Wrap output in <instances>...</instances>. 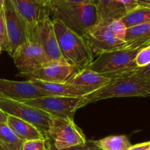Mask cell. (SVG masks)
Here are the masks:
<instances>
[{
	"instance_id": "1",
	"label": "cell",
	"mask_w": 150,
	"mask_h": 150,
	"mask_svg": "<svg viewBox=\"0 0 150 150\" xmlns=\"http://www.w3.org/2000/svg\"><path fill=\"white\" fill-rule=\"evenodd\" d=\"M48 15L51 21L57 20L78 35L86 32L100 21L98 10L92 3H75L65 0H48Z\"/></svg>"
},
{
	"instance_id": "2",
	"label": "cell",
	"mask_w": 150,
	"mask_h": 150,
	"mask_svg": "<svg viewBox=\"0 0 150 150\" xmlns=\"http://www.w3.org/2000/svg\"><path fill=\"white\" fill-rule=\"evenodd\" d=\"M60 52L66 63L80 70L86 69L95 59V56L83 37L57 20H53Z\"/></svg>"
},
{
	"instance_id": "3",
	"label": "cell",
	"mask_w": 150,
	"mask_h": 150,
	"mask_svg": "<svg viewBox=\"0 0 150 150\" xmlns=\"http://www.w3.org/2000/svg\"><path fill=\"white\" fill-rule=\"evenodd\" d=\"M141 49L124 48L103 53L93 60L87 68L111 80L129 76L138 67L135 59Z\"/></svg>"
},
{
	"instance_id": "4",
	"label": "cell",
	"mask_w": 150,
	"mask_h": 150,
	"mask_svg": "<svg viewBox=\"0 0 150 150\" xmlns=\"http://www.w3.org/2000/svg\"><path fill=\"white\" fill-rule=\"evenodd\" d=\"M125 97H150V81L135 74L114 79L108 84L83 96L86 105L102 100Z\"/></svg>"
},
{
	"instance_id": "5",
	"label": "cell",
	"mask_w": 150,
	"mask_h": 150,
	"mask_svg": "<svg viewBox=\"0 0 150 150\" xmlns=\"http://www.w3.org/2000/svg\"><path fill=\"white\" fill-rule=\"evenodd\" d=\"M24 103L40 109L54 118L73 120L79 108L86 105L83 97L71 98L62 96H45L24 101Z\"/></svg>"
},
{
	"instance_id": "6",
	"label": "cell",
	"mask_w": 150,
	"mask_h": 150,
	"mask_svg": "<svg viewBox=\"0 0 150 150\" xmlns=\"http://www.w3.org/2000/svg\"><path fill=\"white\" fill-rule=\"evenodd\" d=\"M0 108L7 115L17 117L35 126L46 139L54 117L47 113L23 102L0 97Z\"/></svg>"
},
{
	"instance_id": "7",
	"label": "cell",
	"mask_w": 150,
	"mask_h": 150,
	"mask_svg": "<svg viewBox=\"0 0 150 150\" xmlns=\"http://www.w3.org/2000/svg\"><path fill=\"white\" fill-rule=\"evenodd\" d=\"M46 140L51 141L59 149L83 145L87 142L83 131L73 120L59 118H53Z\"/></svg>"
},
{
	"instance_id": "8",
	"label": "cell",
	"mask_w": 150,
	"mask_h": 150,
	"mask_svg": "<svg viewBox=\"0 0 150 150\" xmlns=\"http://www.w3.org/2000/svg\"><path fill=\"white\" fill-rule=\"evenodd\" d=\"M29 41L39 45L51 62L66 63L60 52L54 24L49 15L44 16L32 28L29 34Z\"/></svg>"
},
{
	"instance_id": "9",
	"label": "cell",
	"mask_w": 150,
	"mask_h": 150,
	"mask_svg": "<svg viewBox=\"0 0 150 150\" xmlns=\"http://www.w3.org/2000/svg\"><path fill=\"white\" fill-rule=\"evenodd\" d=\"M109 22L110 21L108 20L100 21L91 28L83 37L94 56L125 48V42L118 40L112 33Z\"/></svg>"
},
{
	"instance_id": "10",
	"label": "cell",
	"mask_w": 150,
	"mask_h": 150,
	"mask_svg": "<svg viewBox=\"0 0 150 150\" xmlns=\"http://www.w3.org/2000/svg\"><path fill=\"white\" fill-rule=\"evenodd\" d=\"M3 9L9 39L8 54L12 57L19 46L29 41V29L10 0H4Z\"/></svg>"
},
{
	"instance_id": "11",
	"label": "cell",
	"mask_w": 150,
	"mask_h": 150,
	"mask_svg": "<svg viewBox=\"0 0 150 150\" xmlns=\"http://www.w3.org/2000/svg\"><path fill=\"white\" fill-rule=\"evenodd\" d=\"M78 72L76 69L67 63L51 62L34 71L24 73H18V76L28 81L63 83H67Z\"/></svg>"
},
{
	"instance_id": "12",
	"label": "cell",
	"mask_w": 150,
	"mask_h": 150,
	"mask_svg": "<svg viewBox=\"0 0 150 150\" xmlns=\"http://www.w3.org/2000/svg\"><path fill=\"white\" fill-rule=\"evenodd\" d=\"M12 57L21 73L34 71L51 62L42 48L32 41H27L19 46Z\"/></svg>"
},
{
	"instance_id": "13",
	"label": "cell",
	"mask_w": 150,
	"mask_h": 150,
	"mask_svg": "<svg viewBox=\"0 0 150 150\" xmlns=\"http://www.w3.org/2000/svg\"><path fill=\"white\" fill-rule=\"evenodd\" d=\"M49 96L38 89L31 81H16L0 79V97L11 100L24 102Z\"/></svg>"
},
{
	"instance_id": "14",
	"label": "cell",
	"mask_w": 150,
	"mask_h": 150,
	"mask_svg": "<svg viewBox=\"0 0 150 150\" xmlns=\"http://www.w3.org/2000/svg\"><path fill=\"white\" fill-rule=\"evenodd\" d=\"M19 16L22 18L29 29L32 28L41 18L48 15V5L40 0H10Z\"/></svg>"
},
{
	"instance_id": "15",
	"label": "cell",
	"mask_w": 150,
	"mask_h": 150,
	"mask_svg": "<svg viewBox=\"0 0 150 150\" xmlns=\"http://www.w3.org/2000/svg\"><path fill=\"white\" fill-rule=\"evenodd\" d=\"M31 81L38 89L42 90L49 96L52 95V96L78 98V97H83L93 92V91L91 89L71 84L68 82L63 83H52L36 81Z\"/></svg>"
},
{
	"instance_id": "16",
	"label": "cell",
	"mask_w": 150,
	"mask_h": 150,
	"mask_svg": "<svg viewBox=\"0 0 150 150\" xmlns=\"http://www.w3.org/2000/svg\"><path fill=\"white\" fill-rule=\"evenodd\" d=\"M111 81V79L105 77L97 72L86 68L76 73L67 82L95 92L106 86Z\"/></svg>"
},
{
	"instance_id": "17",
	"label": "cell",
	"mask_w": 150,
	"mask_h": 150,
	"mask_svg": "<svg viewBox=\"0 0 150 150\" xmlns=\"http://www.w3.org/2000/svg\"><path fill=\"white\" fill-rule=\"evenodd\" d=\"M125 41V48L128 49L142 48L150 45V22L128 28Z\"/></svg>"
},
{
	"instance_id": "18",
	"label": "cell",
	"mask_w": 150,
	"mask_h": 150,
	"mask_svg": "<svg viewBox=\"0 0 150 150\" xmlns=\"http://www.w3.org/2000/svg\"><path fill=\"white\" fill-rule=\"evenodd\" d=\"M6 124L23 142L37 139H45L43 135L35 126L17 117L7 115Z\"/></svg>"
},
{
	"instance_id": "19",
	"label": "cell",
	"mask_w": 150,
	"mask_h": 150,
	"mask_svg": "<svg viewBox=\"0 0 150 150\" xmlns=\"http://www.w3.org/2000/svg\"><path fill=\"white\" fill-rule=\"evenodd\" d=\"M95 4L100 21L121 19L127 13L125 7L114 0H97Z\"/></svg>"
},
{
	"instance_id": "20",
	"label": "cell",
	"mask_w": 150,
	"mask_h": 150,
	"mask_svg": "<svg viewBox=\"0 0 150 150\" xmlns=\"http://www.w3.org/2000/svg\"><path fill=\"white\" fill-rule=\"evenodd\" d=\"M100 150H127L132 144L126 136H110L96 141Z\"/></svg>"
},
{
	"instance_id": "21",
	"label": "cell",
	"mask_w": 150,
	"mask_h": 150,
	"mask_svg": "<svg viewBox=\"0 0 150 150\" xmlns=\"http://www.w3.org/2000/svg\"><path fill=\"white\" fill-rule=\"evenodd\" d=\"M121 21L127 29L150 22V7L139 6L135 10L126 13L122 18Z\"/></svg>"
},
{
	"instance_id": "22",
	"label": "cell",
	"mask_w": 150,
	"mask_h": 150,
	"mask_svg": "<svg viewBox=\"0 0 150 150\" xmlns=\"http://www.w3.org/2000/svg\"><path fill=\"white\" fill-rule=\"evenodd\" d=\"M23 143L6 123L0 124V146L3 149L21 150Z\"/></svg>"
},
{
	"instance_id": "23",
	"label": "cell",
	"mask_w": 150,
	"mask_h": 150,
	"mask_svg": "<svg viewBox=\"0 0 150 150\" xmlns=\"http://www.w3.org/2000/svg\"><path fill=\"white\" fill-rule=\"evenodd\" d=\"M0 47L2 51L9 52V39L3 7L0 10Z\"/></svg>"
},
{
	"instance_id": "24",
	"label": "cell",
	"mask_w": 150,
	"mask_h": 150,
	"mask_svg": "<svg viewBox=\"0 0 150 150\" xmlns=\"http://www.w3.org/2000/svg\"><path fill=\"white\" fill-rule=\"evenodd\" d=\"M109 26L111 29V32L114 34V36L117 39L120 40L125 41L127 28L123 23L121 19H116V20L110 21Z\"/></svg>"
},
{
	"instance_id": "25",
	"label": "cell",
	"mask_w": 150,
	"mask_h": 150,
	"mask_svg": "<svg viewBox=\"0 0 150 150\" xmlns=\"http://www.w3.org/2000/svg\"><path fill=\"white\" fill-rule=\"evenodd\" d=\"M48 145L46 139L26 141L23 143L21 150H48Z\"/></svg>"
},
{
	"instance_id": "26",
	"label": "cell",
	"mask_w": 150,
	"mask_h": 150,
	"mask_svg": "<svg viewBox=\"0 0 150 150\" xmlns=\"http://www.w3.org/2000/svg\"><path fill=\"white\" fill-rule=\"evenodd\" d=\"M135 62L138 67H143L150 64V45L139 51L136 55Z\"/></svg>"
},
{
	"instance_id": "27",
	"label": "cell",
	"mask_w": 150,
	"mask_h": 150,
	"mask_svg": "<svg viewBox=\"0 0 150 150\" xmlns=\"http://www.w3.org/2000/svg\"><path fill=\"white\" fill-rule=\"evenodd\" d=\"M48 145V150H97L99 149L97 146L96 141H87L86 144L83 145H79V146H73V147L67 148V149H59L54 146L53 142L51 141L47 140Z\"/></svg>"
},
{
	"instance_id": "28",
	"label": "cell",
	"mask_w": 150,
	"mask_h": 150,
	"mask_svg": "<svg viewBox=\"0 0 150 150\" xmlns=\"http://www.w3.org/2000/svg\"><path fill=\"white\" fill-rule=\"evenodd\" d=\"M114 1L118 4L122 5L127 13L135 10L139 7L137 0H114Z\"/></svg>"
},
{
	"instance_id": "29",
	"label": "cell",
	"mask_w": 150,
	"mask_h": 150,
	"mask_svg": "<svg viewBox=\"0 0 150 150\" xmlns=\"http://www.w3.org/2000/svg\"><path fill=\"white\" fill-rule=\"evenodd\" d=\"M133 73L150 81V64L143 67H137Z\"/></svg>"
},
{
	"instance_id": "30",
	"label": "cell",
	"mask_w": 150,
	"mask_h": 150,
	"mask_svg": "<svg viewBox=\"0 0 150 150\" xmlns=\"http://www.w3.org/2000/svg\"><path fill=\"white\" fill-rule=\"evenodd\" d=\"M150 146V142L138 144L136 145H132L127 150H148Z\"/></svg>"
},
{
	"instance_id": "31",
	"label": "cell",
	"mask_w": 150,
	"mask_h": 150,
	"mask_svg": "<svg viewBox=\"0 0 150 150\" xmlns=\"http://www.w3.org/2000/svg\"><path fill=\"white\" fill-rule=\"evenodd\" d=\"M7 115L0 108V124H4L7 122Z\"/></svg>"
},
{
	"instance_id": "32",
	"label": "cell",
	"mask_w": 150,
	"mask_h": 150,
	"mask_svg": "<svg viewBox=\"0 0 150 150\" xmlns=\"http://www.w3.org/2000/svg\"><path fill=\"white\" fill-rule=\"evenodd\" d=\"M65 1L75 3H92V4H95L97 0H65Z\"/></svg>"
},
{
	"instance_id": "33",
	"label": "cell",
	"mask_w": 150,
	"mask_h": 150,
	"mask_svg": "<svg viewBox=\"0 0 150 150\" xmlns=\"http://www.w3.org/2000/svg\"><path fill=\"white\" fill-rule=\"evenodd\" d=\"M139 6L150 7V0H137Z\"/></svg>"
},
{
	"instance_id": "34",
	"label": "cell",
	"mask_w": 150,
	"mask_h": 150,
	"mask_svg": "<svg viewBox=\"0 0 150 150\" xmlns=\"http://www.w3.org/2000/svg\"><path fill=\"white\" fill-rule=\"evenodd\" d=\"M4 3V0H0V10L3 7Z\"/></svg>"
},
{
	"instance_id": "35",
	"label": "cell",
	"mask_w": 150,
	"mask_h": 150,
	"mask_svg": "<svg viewBox=\"0 0 150 150\" xmlns=\"http://www.w3.org/2000/svg\"><path fill=\"white\" fill-rule=\"evenodd\" d=\"M40 1H42V3H44V4H46V5H47V3H48V0H40Z\"/></svg>"
},
{
	"instance_id": "36",
	"label": "cell",
	"mask_w": 150,
	"mask_h": 150,
	"mask_svg": "<svg viewBox=\"0 0 150 150\" xmlns=\"http://www.w3.org/2000/svg\"><path fill=\"white\" fill-rule=\"evenodd\" d=\"M0 150H4V149H3V148H2V147H1V146H0Z\"/></svg>"
},
{
	"instance_id": "37",
	"label": "cell",
	"mask_w": 150,
	"mask_h": 150,
	"mask_svg": "<svg viewBox=\"0 0 150 150\" xmlns=\"http://www.w3.org/2000/svg\"><path fill=\"white\" fill-rule=\"evenodd\" d=\"M1 51H2V50H1V47H0V54H1Z\"/></svg>"
},
{
	"instance_id": "38",
	"label": "cell",
	"mask_w": 150,
	"mask_h": 150,
	"mask_svg": "<svg viewBox=\"0 0 150 150\" xmlns=\"http://www.w3.org/2000/svg\"><path fill=\"white\" fill-rule=\"evenodd\" d=\"M148 150H150V146H149V149H148Z\"/></svg>"
},
{
	"instance_id": "39",
	"label": "cell",
	"mask_w": 150,
	"mask_h": 150,
	"mask_svg": "<svg viewBox=\"0 0 150 150\" xmlns=\"http://www.w3.org/2000/svg\"><path fill=\"white\" fill-rule=\"evenodd\" d=\"M97 150H100V149H97Z\"/></svg>"
}]
</instances>
